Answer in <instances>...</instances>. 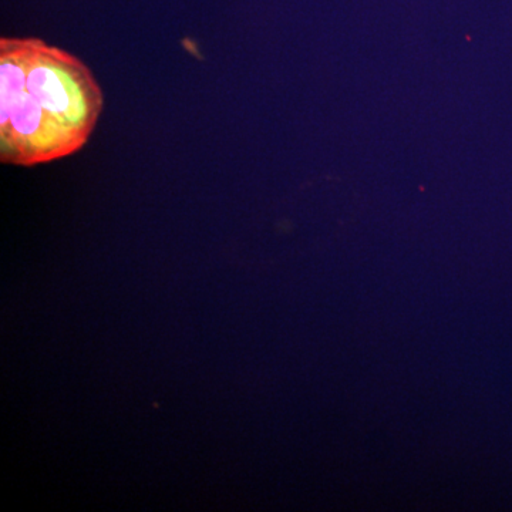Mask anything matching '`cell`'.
Wrapping results in <instances>:
<instances>
[{
	"label": "cell",
	"instance_id": "6da1fadb",
	"mask_svg": "<svg viewBox=\"0 0 512 512\" xmlns=\"http://www.w3.org/2000/svg\"><path fill=\"white\" fill-rule=\"evenodd\" d=\"M104 96L72 53L35 37L0 39V161L33 167L82 150Z\"/></svg>",
	"mask_w": 512,
	"mask_h": 512
}]
</instances>
